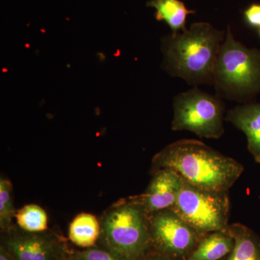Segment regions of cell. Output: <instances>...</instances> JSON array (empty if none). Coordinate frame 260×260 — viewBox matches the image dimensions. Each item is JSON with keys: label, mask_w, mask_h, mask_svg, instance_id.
Wrapping results in <instances>:
<instances>
[{"label": "cell", "mask_w": 260, "mask_h": 260, "mask_svg": "<svg viewBox=\"0 0 260 260\" xmlns=\"http://www.w3.org/2000/svg\"><path fill=\"white\" fill-rule=\"evenodd\" d=\"M152 168L173 169L191 185L217 191H229L244 172L242 164L197 140L167 145L153 157Z\"/></svg>", "instance_id": "1"}, {"label": "cell", "mask_w": 260, "mask_h": 260, "mask_svg": "<svg viewBox=\"0 0 260 260\" xmlns=\"http://www.w3.org/2000/svg\"><path fill=\"white\" fill-rule=\"evenodd\" d=\"M225 34L211 24L198 22L164 37L161 49L166 71L190 85H213L214 68Z\"/></svg>", "instance_id": "2"}, {"label": "cell", "mask_w": 260, "mask_h": 260, "mask_svg": "<svg viewBox=\"0 0 260 260\" xmlns=\"http://www.w3.org/2000/svg\"><path fill=\"white\" fill-rule=\"evenodd\" d=\"M99 245L126 260H143L152 246L148 214L133 197L114 203L101 218Z\"/></svg>", "instance_id": "3"}, {"label": "cell", "mask_w": 260, "mask_h": 260, "mask_svg": "<svg viewBox=\"0 0 260 260\" xmlns=\"http://www.w3.org/2000/svg\"><path fill=\"white\" fill-rule=\"evenodd\" d=\"M213 85L219 97L247 102L260 93V49L234 39L228 27L215 68Z\"/></svg>", "instance_id": "4"}, {"label": "cell", "mask_w": 260, "mask_h": 260, "mask_svg": "<svg viewBox=\"0 0 260 260\" xmlns=\"http://www.w3.org/2000/svg\"><path fill=\"white\" fill-rule=\"evenodd\" d=\"M224 112L221 98L194 87L174 98L172 129L187 130L202 138L218 139L225 132Z\"/></svg>", "instance_id": "5"}, {"label": "cell", "mask_w": 260, "mask_h": 260, "mask_svg": "<svg viewBox=\"0 0 260 260\" xmlns=\"http://www.w3.org/2000/svg\"><path fill=\"white\" fill-rule=\"evenodd\" d=\"M172 209L202 237L229 226L230 200L228 191L201 189L184 181Z\"/></svg>", "instance_id": "6"}, {"label": "cell", "mask_w": 260, "mask_h": 260, "mask_svg": "<svg viewBox=\"0 0 260 260\" xmlns=\"http://www.w3.org/2000/svg\"><path fill=\"white\" fill-rule=\"evenodd\" d=\"M148 216L152 246L172 259L188 257L201 239L202 236L173 209Z\"/></svg>", "instance_id": "7"}, {"label": "cell", "mask_w": 260, "mask_h": 260, "mask_svg": "<svg viewBox=\"0 0 260 260\" xmlns=\"http://www.w3.org/2000/svg\"><path fill=\"white\" fill-rule=\"evenodd\" d=\"M2 237L4 246L15 260H70V250L64 238L51 231L28 232L12 226Z\"/></svg>", "instance_id": "8"}, {"label": "cell", "mask_w": 260, "mask_h": 260, "mask_svg": "<svg viewBox=\"0 0 260 260\" xmlns=\"http://www.w3.org/2000/svg\"><path fill=\"white\" fill-rule=\"evenodd\" d=\"M184 179L173 169H158L143 194L133 197L144 207L148 215L160 210L172 209L178 199Z\"/></svg>", "instance_id": "9"}, {"label": "cell", "mask_w": 260, "mask_h": 260, "mask_svg": "<svg viewBox=\"0 0 260 260\" xmlns=\"http://www.w3.org/2000/svg\"><path fill=\"white\" fill-rule=\"evenodd\" d=\"M225 119L245 134L248 150L260 162V103L237 106L228 111Z\"/></svg>", "instance_id": "10"}, {"label": "cell", "mask_w": 260, "mask_h": 260, "mask_svg": "<svg viewBox=\"0 0 260 260\" xmlns=\"http://www.w3.org/2000/svg\"><path fill=\"white\" fill-rule=\"evenodd\" d=\"M234 245L228 229L209 233L201 238L187 260H220L232 252Z\"/></svg>", "instance_id": "11"}, {"label": "cell", "mask_w": 260, "mask_h": 260, "mask_svg": "<svg viewBox=\"0 0 260 260\" xmlns=\"http://www.w3.org/2000/svg\"><path fill=\"white\" fill-rule=\"evenodd\" d=\"M234 245L228 260H260V240L255 234L241 223L228 226Z\"/></svg>", "instance_id": "12"}, {"label": "cell", "mask_w": 260, "mask_h": 260, "mask_svg": "<svg viewBox=\"0 0 260 260\" xmlns=\"http://www.w3.org/2000/svg\"><path fill=\"white\" fill-rule=\"evenodd\" d=\"M147 6L155 10V18L165 21L172 32L186 30V17L195 13L194 10L187 9L180 0H149Z\"/></svg>", "instance_id": "13"}, {"label": "cell", "mask_w": 260, "mask_h": 260, "mask_svg": "<svg viewBox=\"0 0 260 260\" xmlns=\"http://www.w3.org/2000/svg\"><path fill=\"white\" fill-rule=\"evenodd\" d=\"M101 234V223L95 215L83 213L77 215L69 227L70 240L80 247H93L96 245Z\"/></svg>", "instance_id": "14"}, {"label": "cell", "mask_w": 260, "mask_h": 260, "mask_svg": "<svg viewBox=\"0 0 260 260\" xmlns=\"http://www.w3.org/2000/svg\"><path fill=\"white\" fill-rule=\"evenodd\" d=\"M18 226L28 232H42L48 230V217L42 207L26 205L15 213Z\"/></svg>", "instance_id": "15"}, {"label": "cell", "mask_w": 260, "mask_h": 260, "mask_svg": "<svg viewBox=\"0 0 260 260\" xmlns=\"http://www.w3.org/2000/svg\"><path fill=\"white\" fill-rule=\"evenodd\" d=\"M13 200V184L8 179H0V227L5 232L13 226L12 222L15 216Z\"/></svg>", "instance_id": "16"}, {"label": "cell", "mask_w": 260, "mask_h": 260, "mask_svg": "<svg viewBox=\"0 0 260 260\" xmlns=\"http://www.w3.org/2000/svg\"><path fill=\"white\" fill-rule=\"evenodd\" d=\"M70 260H126L102 245L73 251Z\"/></svg>", "instance_id": "17"}, {"label": "cell", "mask_w": 260, "mask_h": 260, "mask_svg": "<svg viewBox=\"0 0 260 260\" xmlns=\"http://www.w3.org/2000/svg\"><path fill=\"white\" fill-rule=\"evenodd\" d=\"M244 16L251 26L260 28V5H250L244 12Z\"/></svg>", "instance_id": "18"}, {"label": "cell", "mask_w": 260, "mask_h": 260, "mask_svg": "<svg viewBox=\"0 0 260 260\" xmlns=\"http://www.w3.org/2000/svg\"><path fill=\"white\" fill-rule=\"evenodd\" d=\"M143 260H172V259L158 252L156 254H148Z\"/></svg>", "instance_id": "19"}, {"label": "cell", "mask_w": 260, "mask_h": 260, "mask_svg": "<svg viewBox=\"0 0 260 260\" xmlns=\"http://www.w3.org/2000/svg\"><path fill=\"white\" fill-rule=\"evenodd\" d=\"M0 260H15L3 245L0 246Z\"/></svg>", "instance_id": "20"}, {"label": "cell", "mask_w": 260, "mask_h": 260, "mask_svg": "<svg viewBox=\"0 0 260 260\" xmlns=\"http://www.w3.org/2000/svg\"><path fill=\"white\" fill-rule=\"evenodd\" d=\"M259 37H260V29H259Z\"/></svg>", "instance_id": "21"}]
</instances>
